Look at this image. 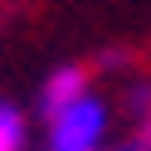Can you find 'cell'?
Masks as SVG:
<instances>
[{
    "instance_id": "obj_5",
    "label": "cell",
    "mask_w": 151,
    "mask_h": 151,
    "mask_svg": "<svg viewBox=\"0 0 151 151\" xmlns=\"http://www.w3.org/2000/svg\"><path fill=\"white\" fill-rule=\"evenodd\" d=\"M137 151H151V117H141V137H137Z\"/></svg>"
},
{
    "instance_id": "obj_6",
    "label": "cell",
    "mask_w": 151,
    "mask_h": 151,
    "mask_svg": "<svg viewBox=\"0 0 151 151\" xmlns=\"http://www.w3.org/2000/svg\"><path fill=\"white\" fill-rule=\"evenodd\" d=\"M102 151H137V146H102Z\"/></svg>"
},
{
    "instance_id": "obj_4",
    "label": "cell",
    "mask_w": 151,
    "mask_h": 151,
    "mask_svg": "<svg viewBox=\"0 0 151 151\" xmlns=\"http://www.w3.org/2000/svg\"><path fill=\"white\" fill-rule=\"evenodd\" d=\"M127 102H132V107L141 112V117H151V83H137V88H132V98H127Z\"/></svg>"
},
{
    "instance_id": "obj_1",
    "label": "cell",
    "mask_w": 151,
    "mask_h": 151,
    "mask_svg": "<svg viewBox=\"0 0 151 151\" xmlns=\"http://www.w3.org/2000/svg\"><path fill=\"white\" fill-rule=\"evenodd\" d=\"M102 132H107V107L88 93L49 122V151H102Z\"/></svg>"
},
{
    "instance_id": "obj_2",
    "label": "cell",
    "mask_w": 151,
    "mask_h": 151,
    "mask_svg": "<svg viewBox=\"0 0 151 151\" xmlns=\"http://www.w3.org/2000/svg\"><path fill=\"white\" fill-rule=\"evenodd\" d=\"M88 98V78H83V68L78 63H63V68H54L49 78H44V88H39V107L49 112V122L59 117V112H68L73 102H83Z\"/></svg>"
},
{
    "instance_id": "obj_3",
    "label": "cell",
    "mask_w": 151,
    "mask_h": 151,
    "mask_svg": "<svg viewBox=\"0 0 151 151\" xmlns=\"http://www.w3.org/2000/svg\"><path fill=\"white\" fill-rule=\"evenodd\" d=\"M24 137H29L24 112L15 102H0V151H24Z\"/></svg>"
}]
</instances>
